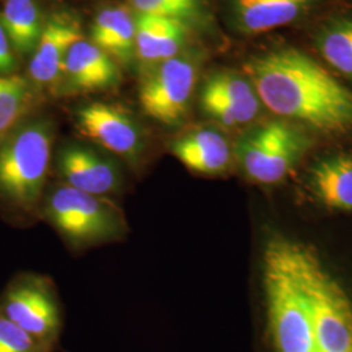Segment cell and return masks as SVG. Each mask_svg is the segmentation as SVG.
I'll list each match as a JSON object with an SVG mask.
<instances>
[{
	"label": "cell",
	"instance_id": "24",
	"mask_svg": "<svg viewBox=\"0 0 352 352\" xmlns=\"http://www.w3.org/2000/svg\"><path fill=\"white\" fill-rule=\"evenodd\" d=\"M115 19H116V7H109L97 13L90 30V41L94 45H97L101 49L103 47V45L111 34Z\"/></svg>",
	"mask_w": 352,
	"mask_h": 352
},
{
	"label": "cell",
	"instance_id": "17",
	"mask_svg": "<svg viewBox=\"0 0 352 352\" xmlns=\"http://www.w3.org/2000/svg\"><path fill=\"white\" fill-rule=\"evenodd\" d=\"M314 0H231V19L244 34H260L298 20Z\"/></svg>",
	"mask_w": 352,
	"mask_h": 352
},
{
	"label": "cell",
	"instance_id": "16",
	"mask_svg": "<svg viewBox=\"0 0 352 352\" xmlns=\"http://www.w3.org/2000/svg\"><path fill=\"white\" fill-rule=\"evenodd\" d=\"M308 189L322 206L352 213V154H334L317 161L307 176Z\"/></svg>",
	"mask_w": 352,
	"mask_h": 352
},
{
	"label": "cell",
	"instance_id": "8",
	"mask_svg": "<svg viewBox=\"0 0 352 352\" xmlns=\"http://www.w3.org/2000/svg\"><path fill=\"white\" fill-rule=\"evenodd\" d=\"M0 314L51 350L58 340L62 316L49 285L38 277L14 279L0 299Z\"/></svg>",
	"mask_w": 352,
	"mask_h": 352
},
{
	"label": "cell",
	"instance_id": "5",
	"mask_svg": "<svg viewBox=\"0 0 352 352\" xmlns=\"http://www.w3.org/2000/svg\"><path fill=\"white\" fill-rule=\"evenodd\" d=\"M39 214L78 250L122 239L128 232L124 213L111 199L63 183L45 193Z\"/></svg>",
	"mask_w": 352,
	"mask_h": 352
},
{
	"label": "cell",
	"instance_id": "4",
	"mask_svg": "<svg viewBox=\"0 0 352 352\" xmlns=\"http://www.w3.org/2000/svg\"><path fill=\"white\" fill-rule=\"evenodd\" d=\"M294 274L321 352H352V300L314 247L289 239Z\"/></svg>",
	"mask_w": 352,
	"mask_h": 352
},
{
	"label": "cell",
	"instance_id": "13",
	"mask_svg": "<svg viewBox=\"0 0 352 352\" xmlns=\"http://www.w3.org/2000/svg\"><path fill=\"white\" fill-rule=\"evenodd\" d=\"M120 69L113 58L81 38L68 51L58 87L65 94L106 90L120 82Z\"/></svg>",
	"mask_w": 352,
	"mask_h": 352
},
{
	"label": "cell",
	"instance_id": "12",
	"mask_svg": "<svg viewBox=\"0 0 352 352\" xmlns=\"http://www.w3.org/2000/svg\"><path fill=\"white\" fill-rule=\"evenodd\" d=\"M81 38V26L75 16L64 12L51 14L32 54L30 82L38 88L56 89L68 51Z\"/></svg>",
	"mask_w": 352,
	"mask_h": 352
},
{
	"label": "cell",
	"instance_id": "15",
	"mask_svg": "<svg viewBox=\"0 0 352 352\" xmlns=\"http://www.w3.org/2000/svg\"><path fill=\"white\" fill-rule=\"evenodd\" d=\"M170 151L193 173L221 175L232 161L228 140L213 128H197L171 141Z\"/></svg>",
	"mask_w": 352,
	"mask_h": 352
},
{
	"label": "cell",
	"instance_id": "14",
	"mask_svg": "<svg viewBox=\"0 0 352 352\" xmlns=\"http://www.w3.org/2000/svg\"><path fill=\"white\" fill-rule=\"evenodd\" d=\"M136 58L144 72L179 55L188 39L189 28L164 16L138 13Z\"/></svg>",
	"mask_w": 352,
	"mask_h": 352
},
{
	"label": "cell",
	"instance_id": "21",
	"mask_svg": "<svg viewBox=\"0 0 352 352\" xmlns=\"http://www.w3.org/2000/svg\"><path fill=\"white\" fill-rule=\"evenodd\" d=\"M102 50L119 63H132L136 58V20L126 7H116L113 30Z\"/></svg>",
	"mask_w": 352,
	"mask_h": 352
},
{
	"label": "cell",
	"instance_id": "20",
	"mask_svg": "<svg viewBox=\"0 0 352 352\" xmlns=\"http://www.w3.org/2000/svg\"><path fill=\"white\" fill-rule=\"evenodd\" d=\"M322 58L352 80V19H338L324 26L316 37Z\"/></svg>",
	"mask_w": 352,
	"mask_h": 352
},
{
	"label": "cell",
	"instance_id": "22",
	"mask_svg": "<svg viewBox=\"0 0 352 352\" xmlns=\"http://www.w3.org/2000/svg\"><path fill=\"white\" fill-rule=\"evenodd\" d=\"M138 13H149L173 19L190 26L200 24L205 17L204 0H132Z\"/></svg>",
	"mask_w": 352,
	"mask_h": 352
},
{
	"label": "cell",
	"instance_id": "7",
	"mask_svg": "<svg viewBox=\"0 0 352 352\" xmlns=\"http://www.w3.org/2000/svg\"><path fill=\"white\" fill-rule=\"evenodd\" d=\"M199 62L196 55L180 52L145 71L139 88L140 106L145 115L164 126H180L188 116Z\"/></svg>",
	"mask_w": 352,
	"mask_h": 352
},
{
	"label": "cell",
	"instance_id": "10",
	"mask_svg": "<svg viewBox=\"0 0 352 352\" xmlns=\"http://www.w3.org/2000/svg\"><path fill=\"white\" fill-rule=\"evenodd\" d=\"M200 103L204 113L228 128L251 123L261 109L251 81L235 72L210 76L202 87Z\"/></svg>",
	"mask_w": 352,
	"mask_h": 352
},
{
	"label": "cell",
	"instance_id": "9",
	"mask_svg": "<svg viewBox=\"0 0 352 352\" xmlns=\"http://www.w3.org/2000/svg\"><path fill=\"white\" fill-rule=\"evenodd\" d=\"M77 129L89 140L128 162H138L145 151V135L139 122L123 107L93 102L77 107Z\"/></svg>",
	"mask_w": 352,
	"mask_h": 352
},
{
	"label": "cell",
	"instance_id": "25",
	"mask_svg": "<svg viewBox=\"0 0 352 352\" xmlns=\"http://www.w3.org/2000/svg\"><path fill=\"white\" fill-rule=\"evenodd\" d=\"M16 68V59L13 55L11 42L0 24V76L12 75Z\"/></svg>",
	"mask_w": 352,
	"mask_h": 352
},
{
	"label": "cell",
	"instance_id": "2",
	"mask_svg": "<svg viewBox=\"0 0 352 352\" xmlns=\"http://www.w3.org/2000/svg\"><path fill=\"white\" fill-rule=\"evenodd\" d=\"M54 126L26 118L0 140V210L19 218L39 213L46 193Z\"/></svg>",
	"mask_w": 352,
	"mask_h": 352
},
{
	"label": "cell",
	"instance_id": "1",
	"mask_svg": "<svg viewBox=\"0 0 352 352\" xmlns=\"http://www.w3.org/2000/svg\"><path fill=\"white\" fill-rule=\"evenodd\" d=\"M261 103L279 116L327 135L352 133V90L295 49L253 56L244 64Z\"/></svg>",
	"mask_w": 352,
	"mask_h": 352
},
{
	"label": "cell",
	"instance_id": "19",
	"mask_svg": "<svg viewBox=\"0 0 352 352\" xmlns=\"http://www.w3.org/2000/svg\"><path fill=\"white\" fill-rule=\"evenodd\" d=\"M36 103L34 85L23 76H0V140L25 120Z\"/></svg>",
	"mask_w": 352,
	"mask_h": 352
},
{
	"label": "cell",
	"instance_id": "23",
	"mask_svg": "<svg viewBox=\"0 0 352 352\" xmlns=\"http://www.w3.org/2000/svg\"><path fill=\"white\" fill-rule=\"evenodd\" d=\"M0 352H50V350L0 314Z\"/></svg>",
	"mask_w": 352,
	"mask_h": 352
},
{
	"label": "cell",
	"instance_id": "3",
	"mask_svg": "<svg viewBox=\"0 0 352 352\" xmlns=\"http://www.w3.org/2000/svg\"><path fill=\"white\" fill-rule=\"evenodd\" d=\"M263 286L270 338L276 352H321L294 274L289 238L272 235L263 253Z\"/></svg>",
	"mask_w": 352,
	"mask_h": 352
},
{
	"label": "cell",
	"instance_id": "6",
	"mask_svg": "<svg viewBox=\"0 0 352 352\" xmlns=\"http://www.w3.org/2000/svg\"><path fill=\"white\" fill-rule=\"evenodd\" d=\"M312 141L296 126L267 122L240 138L235 155L244 175L260 184L282 182L308 151Z\"/></svg>",
	"mask_w": 352,
	"mask_h": 352
},
{
	"label": "cell",
	"instance_id": "11",
	"mask_svg": "<svg viewBox=\"0 0 352 352\" xmlns=\"http://www.w3.org/2000/svg\"><path fill=\"white\" fill-rule=\"evenodd\" d=\"M58 173L65 186L102 197L119 193L123 184L119 167L113 160L75 142L64 145L59 151Z\"/></svg>",
	"mask_w": 352,
	"mask_h": 352
},
{
	"label": "cell",
	"instance_id": "18",
	"mask_svg": "<svg viewBox=\"0 0 352 352\" xmlns=\"http://www.w3.org/2000/svg\"><path fill=\"white\" fill-rule=\"evenodd\" d=\"M0 24L19 55H32L43 30L41 10L34 0H6Z\"/></svg>",
	"mask_w": 352,
	"mask_h": 352
}]
</instances>
